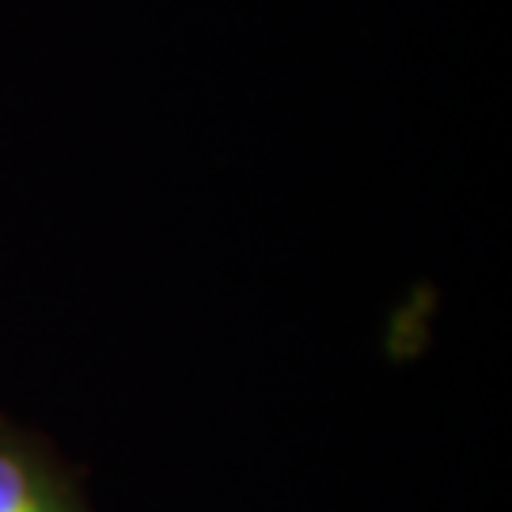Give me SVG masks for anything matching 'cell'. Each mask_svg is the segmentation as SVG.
I'll list each match as a JSON object with an SVG mask.
<instances>
[{"mask_svg": "<svg viewBox=\"0 0 512 512\" xmlns=\"http://www.w3.org/2000/svg\"><path fill=\"white\" fill-rule=\"evenodd\" d=\"M0 512H69V505L38 463L16 448H0Z\"/></svg>", "mask_w": 512, "mask_h": 512, "instance_id": "6da1fadb", "label": "cell"}]
</instances>
